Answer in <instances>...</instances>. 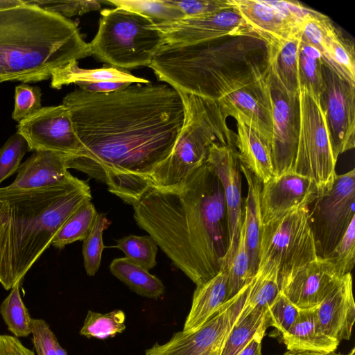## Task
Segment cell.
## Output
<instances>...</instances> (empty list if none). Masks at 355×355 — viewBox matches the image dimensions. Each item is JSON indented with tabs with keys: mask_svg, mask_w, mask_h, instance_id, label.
Masks as SVG:
<instances>
[{
	"mask_svg": "<svg viewBox=\"0 0 355 355\" xmlns=\"http://www.w3.org/2000/svg\"><path fill=\"white\" fill-rule=\"evenodd\" d=\"M80 150L67 166L105 183L135 206L183 128L182 96L167 84H134L112 92L76 89L62 100Z\"/></svg>",
	"mask_w": 355,
	"mask_h": 355,
	"instance_id": "obj_1",
	"label": "cell"
},
{
	"mask_svg": "<svg viewBox=\"0 0 355 355\" xmlns=\"http://www.w3.org/2000/svg\"><path fill=\"white\" fill-rule=\"evenodd\" d=\"M133 208L138 226L196 286L221 270L228 216L222 184L209 163L177 184L150 186Z\"/></svg>",
	"mask_w": 355,
	"mask_h": 355,
	"instance_id": "obj_2",
	"label": "cell"
},
{
	"mask_svg": "<svg viewBox=\"0 0 355 355\" xmlns=\"http://www.w3.org/2000/svg\"><path fill=\"white\" fill-rule=\"evenodd\" d=\"M92 198L89 184L71 174L51 187L0 193V284L6 290L21 282L64 222Z\"/></svg>",
	"mask_w": 355,
	"mask_h": 355,
	"instance_id": "obj_3",
	"label": "cell"
},
{
	"mask_svg": "<svg viewBox=\"0 0 355 355\" xmlns=\"http://www.w3.org/2000/svg\"><path fill=\"white\" fill-rule=\"evenodd\" d=\"M89 55V43L69 19L26 0L0 10V62L8 80H48L55 70Z\"/></svg>",
	"mask_w": 355,
	"mask_h": 355,
	"instance_id": "obj_4",
	"label": "cell"
},
{
	"mask_svg": "<svg viewBox=\"0 0 355 355\" xmlns=\"http://www.w3.org/2000/svg\"><path fill=\"white\" fill-rule=\"evenodd\" d=\"M268 44L257 33L191 44H164L149 67L179 92L214 101L225 79L267 58Z\"/></svg>",
	"mask_w": 355,
	"mask_h": 355,
	"instance_id": "obj_5",
	"label": "cell"
},
{
	"mask_svg": "<svg viewBox=\"0 0 355 355\" xmlns=\"http://www.w3.org/2000/svg\"><path fill=\"white\" fill-rule=\"evenodd\" d=\"M181 94L185 108L183 128L171 154L152 174L150 186L183 182L206 162L214 143L236 148V133L227 127V118L216 102Z\"/></svg>",
	"mask_w": 355,
	"mask_h": 355,
	"instance_id": "obj_6",
	"label": "cell"
},
{
	"mask_svg": "<svg viewBox=\"0 0 355 355\" xmlns=\"http://www.w3.org/2000/svg\"><path fill=\"white\" fill-rule=\"evenodd\" d=\"M153 22L136 12L116 7L101 11L98 28L89 43L91 55L119 69L148 67L165 44Z\"/></svg>",
	"mask_w": 355,
	"mask_h": 355,
	"instance_id": "obj_7",
	"label": "cell"
},
{
	"mask_svg": "<svg viewBox=\"0 0 355 355\" xmlns=\"http://www.w3.org/2000/svg\"><path fill=\"white\" fill-rule=\"evenodd\" d=\"M297 101L299 128L293 172L312 180L320 193L334 183L337 159L320 97L310 87L301 86Z\"/></svg>",
	"mask_w": 355,
	"mask_h": 355,
	"instance_id": "obj_8",
	"label": "cell"
},
{
	"mask_svg": "<svg viewBox=\"0 0 355 355\" xmlns=\"http://www.w3.org/2000/svg\"><path fill=\"white\" fill-rule=\"evenodd\" d=\"M318 258L309 223V206L262 226L259 266L277 267L280 286L300 268Z\"/></svg>",
	"mask_w": 355,
	"mask_h": 355,
	"instance_id": "obj_9",
	"label": "cell"
},
{
	"mask_svg": "<svg viewBox=\"0 0 355 355\" xmlns=\"http://www.w3.org/2000/svg\"><path fill=\"white\" fill-rule=\"evenodd\" d=\"M355 170L337 175L309 205V223L318 258L329 259L355 218Z\"/></svg>",
	"mask_w": 355,
	"mask_h": 355,
	"instance_id": "obj_10",
	"label": "cell"
},
{
	"mask_svg": "<svg viewBox=\"0 0 355 355\" xmlns=\"http://www.w3.org/2000/svg\"><path fill=\"white\" fill-rule=\"evenodd\" d=\"M252 282L229 299L199 329L173 334L164 344L155 343L145 355H221L226 339L241 314Z\"/></svg>",
	"mask_w": 355,
	"mask_h": 355,
	"instance_id": "obj_11",
	"label": "cell"
},
{
	"mask_svg": "<svg viewBox=\"0 0 355 355\" xmlns=\"http://www.w3.org/2000/svg\"><path fill=\"white\" fill-rule=\"evenodd\" d=\"M267 82L271 96L272 137L270 146L275 175L293 172L299 128L297 94L283 85L269 62Z\"/></svg>",
	"mask_w": 355,
	"mask_h": 355,
	"instance_id": "obj_12",
	"label": "cell"
},
{
	"mask_svg": "<svg viewBox=\"0 0 355 355\" xmlns=\"http://www.w3.org/2000/svg\"><path fill=\"white\" fill-rule=\"evenodd\" d=\"M320 95L334 157L355 146V86L322 61Z\"/></svg>",
	"mask_w": 355,
	"mask_h": 355,
	"instance_id": "obj_13",
	"label": "cell"
},
{
	"mask_svg": "<svg viewBox=\"0 0 355 355\" xmlns=\"http://www.w3.org/2000/svg\"><path fill=\"white\" fill-rule=\"evenodd\" d=\"M17 128L29 151H52L72 157L80 150L69 111L62 104L42 107L19 122Z\"/></svg>",
	"mask_w": 355,
	"mask_h": 355,
	"instance_id": "obj_14",
	"label": "cell"
},
{
	"mask_svg": "<svg viewBox=\"0 0 355 355\" xmlns=\"http://www.w3.org/2000/svg\"><path fill=\"white\" fill-rule=\"evenodd\" d=\"M152 28L162 34L165 44H191L225 36L257 33L234 7L211 14L153 24Z\"/></svg>",
	"mask_w": 355,
	"mask_h": 355,
	"instance_id": "obj_15",
	"label": "cell"
},
{
	"mask_svg": "<svg viewBox=\"0 0 355 355\" xmlns=\"http://www.w3.org/2000/svg\"><path fill=\"white\" fill-rule=\"evenodd\" d=\"M206 162L218 178L224 193L229 223V246L221 270H227L236 249L243 223L240 160L236 148L214 143Z\"/></svg>",
	"mask_w": 355,
	"mask_h": 355,
	"instance_id": "obj_16",
	"label": "cell"
},
{
	"mask_svg": "<svg viewBox=\"0 0 355 355\" xmlns=\"http://www.w3.org/2000/svg\"><path fill=\"white\" fill-rule=\"evenodd\" d=\"M315 182L294 172L275 175L262 183L260 207L262 224L309 206L318 196Z\"/></svg>",
	"mask_w": 355,
	"mask_h": 355,
	"instance_id": "obj_17",
	"label": "cell"
},
{
	"mask_svg": "<svg viewBox=\"0 0 355 355\" xmlns=\"http://www.w3.org/2000/svg\"><path fill=\"white\" fill-rule=\"evenodd\" d=\"M329 259L317 258L281 284V292L301 310L315 308L338 279Z\"/></svg>",
	"mask_w": 355,
	"mask_h": 355,
	"instance_id": "obj_18",
	"label": "cell"
},
{
	"mask_svg": "<svg viewBox=\"0 0 355 355\" xmlns=\"http://www.w3.org/2000/svg\"><path fill=\"white\" fill-rule=\"evenodd\" d=\"M315 311L318 327L325 335L339 343L350 339L355 320L351 272L336 280Z\"/></svg>",
	"mask_w": 355,
	"mask_h": 355,
	"instance_id": "obj_19",
	"label": "cell"
},
{
	"mask_svg": "<svg viewBox=\"0 0 355 355\" xmlns=\"http://www.w3.org/2000/svg\"><path fill=\"white\" fill-rule=\"evenodd\" d=\"M68 155L38 150L20 164L15 180L0 187V193H14L42 189L59 184L69 175Z\"/></svg>",
	"mask_w": 355,
	"mask_h": 355,
	"instance_id": "obj_20",
	"label": "cell"
},
{
	"mask_svg": "<svg viewBox=\"0 0 355 355\" xmlns=\"http://www.w3.org/2000/svg\"><path fill=\"white\" fill-rule=\"evenodd\" d=\"M253 31L269 45L278 47L283 42L300 34L296 28L267 0H230Z\"/></svg>",
	"mask_w": 355,
	"mask_h": 355,
	"instance_id": "obj_21",
	"label": "cell"
},
{
	"mask_svg": "<svg viewBox=\"0 0 355 355\" xmlns=\"http://www.w3.org/2000/svg\"><path fill=\"white\" fill-rule=\"evenodd\" d=\"M282 338L288 352L294 353L331 354L340 343L320 330L315 308L300 309L295 322Z\"/></svg>",
	"mask_w": 355,
	"mask_h": 355,
	"instance_id": "obj_22",
	"label": "cell"
},
{
	"mask_svg": "<svg viewBox=\"0 0 355 355\" xmlns=\"http://www.w3.org/2000/svg\"><path fill=\"white\" fill-rule=\"evenodd\" d=\"M228 300L227 270H221L196 286L182 331L193 333L199 329Z\"/></svg>",
	"mask_w": 355,
	"mask_h": 355,
	"instance_id": "obj_23",
	"label": "cell"
},
{
	"mask_svg": "<svg viewBox=\"0 0 355 355\" xmlns=\"http://www.w3.org/2000/svg\"><path fill=\"white\" fill-rule=\"evenodd\" d=\"M236 120V148L240 162L262 183L275 176L268 145L239 117Z\"/></svg>",
	"mask_w": 355,
	"mask_h": 355,
	"instance_id": "obj_24",
	"label": "cell"
},
{
	"mask_svg": "<svg viewBox=\"0 0 355 355\" xmlns=\"http://www.w3.org/2000/svg\"><path fill=\"white\" fill-rule=\"evenodd\" d=\"M240 169L248 184V194L243 209V224L251 270L255 275L259 268V247L263 226L260 207L262 182L241 162Z\"/></svg>",
	"mask_w": 355,
	"mask_h": 355,
	"instance_id": "obj_25",
	"label": "cell"
},
{
	"mask_svg": "<svg viewBox=\"0 0 355 355\" xmlns=\"http://www.w3.org/2000/svg\"><path fill=\"white\" fill-rule=\"evenodd\" d=\"M105 81L125 82L130 84L150 83L145 78L112 67L94 69H82L78 67V61L75 60L53 73L51 77V87L60 89L63 86L71 84L79 86Z\"/></svg>",
	"mask_w": 355,
	"mask_h": 355,
	"instance_id": "obj_26",
	"label": "cell"
},
{
	"mask_svg": "<svg viewBox=\"0 0 355 355\" xmlns=\"http://www.w3.org/2000/svg\"><path fill=\"white\" fill-rule=\"evenodd\" d=\"M110 270L139 295L157 300L164 293L165 287L159 278L125 257L113 259L110 265Z\"/></svg>",
	"mask_w": 355,
	"mask_h": 355,
	"instance_id": "obj_27",
	"label": "cell"
},
{
	"mask_svg": "<svg viewBox=\"0 0 355 355\" xmlns=\"http://www.w3.org/2000/svg\"><path fill=\"white\" fill-rule=\"evenodd\" d=\"M322 61L355 86L354 44L333 24L325 38Z\"/></svg>",
	"mask_w": 355,
	"mask_h": 355,
	"instance_id": "obj_28",
	"label": "cell"
},
{
	"mask_svg": "<svg viewBox=\"0 0 355 355\" xmlns=\"http://www.w3.org/2000/svg\"><path fill=\"white\" fill-rule=\"evenodd\" d=\"M300 36L283 42L278 47L269 45V62L285 88L297 95L300 87L298 73V52Z\"/></svg>",
	"mask_w": 355,
	"mask_h": 355,
	"instance_id": "obj_29",
	"label": "cell"
},
{
	"mask_svg": "<svg viewBox=\"0 0 355 355\" xmlns=\"http://www.w3.org/2000/svg\"><path fill=\"white\" fill-rule=\"evenodd\" d=\"M269 327L264 310H243L226 339L221 355H237L255 336L266 333Z\"/></svg>",
	"mask_w": 355,
	"mask_h": 355,
	"instance_id": "obj_30",
	"label": "cell"
},
{
	"mask_svg": "<svg viewBox=\"0 0 355 355\" xmlns=\"http://www.w3.org/2000/svg\"><path fill=\"white\" fill-rule=\"evenodd\" d=\"M281 292L277 267L270 263L259 266L252 281L244 311L261 309L266 313Z\"/></svg>",
	"mask_w": 355,
	"mask_h": 355,
	"instance_id": "obj_31",
	"label": "cell"
},
{
	"mask_svg": "<svg viewBox=\"0 0 355 355\" xmlns=\"http://www.w3.org/2000/svg\"><path fill=\"white\" fill-rule=\"evenodd\" d=\"M96 215L97 211L92 200L85 201L59 229L51 245L61 249L69 243L83 241L89 234Z\"/></svg>",
	"mask_w": 355,
	"mask_h": 355,
	"instance_id": "obj_32",
	"label": "cell"
},
{
	"mask_svg": "<svg viewBox=\"0 0 355 355\" xmlns=\"http://www.w3.org/2000/svg\"><path fill=\"white\" fill-rule=\"evenodd\" d=\"M105 3L139 14L151 20L153 24L171 21L185 17L171 0H110Z\"/></svg>",
	"mask_w": 355,
	"mask_h": 355,
	"instance_id": "obj_33",
	"label": "cell"
},
{
	"mask_svg": "<svg viewBox=\"0 0 355 355\" xmlns=\"http://www.w3.org/2000/svg\"><path fill=\"white\" fill-rule=\"evenodd\" d=\"M125 314L120 309L106 313L88 311L80 334L87 338L105 340L125 329Z\"/></svg>",
	"mask_w": 355,
	"mask_h": 355,
	"instance_id": "obj_34",
	"label": "cell"
},
{
	"mask_svg": "<svg viewBox=\"0 0 355 355\" xmlns=\"http://www.w3.org/2000/svg\"><path fill=\"white\" fill-rule=\"evenodd\" d=\"M21 283L11 288L10 294L0 305V313L8 329L17 338L31 334V320L19 291Z\"/></svg>",
	"mask_w": 355,
	"mask_h": 355,
	"instance_id": "obj_35",
	"label": "cell"
},
{
	"mask_svg": "<svg viewBox=\"0 0 355 355\" xmlns=\"http://www.w3.org/2000/svg\"><path fill=\"white\" fill-rule=\"evenodd\" d=\"M227 270L228 299L234 297L249 284L255 276L251 270L243 223L236 249Z\"/></svg>",
	"mask_w": 355,
	"mask_h": 355,
	"instance_id": "obj_36",
	"label": "cell"
},
{
	"mask_svg": "<svg viewBox=\"0 0 355 355\" xmlns=\"http://www.w3.org/2000/svg\"><path fill=\"white\" fill-rule=\"evenodd\" d=\"M322 65L320 52L300 40L298 52L300 85V87H310L319 97L323 88Z\"/></svg>",
	"mask_w": 355,
	"mask_h": 355,
	"instance_id": "obj_37",
	"label": "cell"
},
{
	"mask_svg": "<svg viewBox=\"0 0 355 355\" xmlns=\"http://www.w3.org/2000/svg\"><path fill=\"white\" fill-rule=\"evenodd\" d=\"M116 248L120 249L125 258L149 270L156 264L157 245L149 235H128L116 241Z\"/></svg>",
	"mask_w": 355,
	"mask_h": 355,
	"instance_id": "obj_38",
	"label": "cell"
},
{
	"mask_svg": "<svg viewBox=\"0 0 355 355\" xmlns=\"http://www.w3.org/2000/svg\"><path fill=\"white\" fill-rule=\"evenodd\" d=\"M110 225L106 215L97 213L93 225L83 240V256L84 267L89 276H94L101 265L102 252L105 248L103 233Z\"/></svg>",
	"mask_w": 355,
	"mask_h": 355,
	"instance_id": "obj_39",
	"label": "cell"
},
{
	"mask_svg": "<svg viewBox=\"0 0 355 355\" xmlns=\"http://www.w3.org/2000/svg\"><path fill=\"white\" fill-rule=\"evenodd\" d=\"M28 150L26 139L18 132L13 134L0 148V184L13 175Z\"/></svg>",
	"mask_w": 355,
	"mask_h": 355,
	"instance_id": "obj_40",
	"label": "cell"
},
{
	"mask_svg": "<svg viewBox=\"0 0 355 355\" xmlns=\"http://www.w3.org/2000/svg\"><path fill=\"white\" fill-rule=\"evenodd\" d=\"M332 24L327 16L310 9L300 33L301 41L315 47L322 56L325 38Z\"/></svg>",
	"mask_w": 355,
	"mask_h": 355,
	"instance_id": "obj_41",
	"label": "cell"
},
{
	"mask_svg": "<svg viewBox=\"0 0 355 355\" xmlns=\"http://www.w3.org/2000/svg\"><path fill=\"white\" fill-rule=\"evenodd\" d=\"M329 259L338 277L351 272L355 261V218L334 249Z\"/></svg>",
	"mask_w": 355,
	"mask_h": 355,
	"instance_id": "obj_42",
	"label": "cell"
},
{
	"mask_svg": "<svg viewBox=\"0 0 355 355\" xmlns=\"http://www.w3.org/2000/svg\"><path fill=\"white\" fill-rule=\"evenodd\" d=\"M42 92L37 86L22 83L15 89V106L12 118L17 122L30 117L42 107Z\"/></svg>",
	"mask_w": 355,
	"mask_h": 355,
	"instance_id": "obj_43",
	"label": "cell"
},
{
	"mask_svg": "<svg viewBox=\"0 0 355 355\" xmlns=\"http://www.w3.org/2000/svg\"><path fill=\"white\" fill-rule=\"evenodd\" d=\"M300 311L280 292L267 312L270 327H275L282 335L284 334L295 322Z\"/></svg>",
	"mask_w": 355,
	"mask_h": 355,
	"instance_id": "obj_44",
	"label": "cell"
},
{
	"mask_svg": "<svg viewBox=\"0 0 355 355\" xmlns=\"http://www.w3.org/2000/svg\"><path fill=\"white\" fill-rule=\"evenodd\" d=\"M44 10L60 14L68 18L76 15H82L92 11L101 10L100 1L94 0L83 1H52V0H26Z\"/></svg>",
	"mask_w": 355,
	"mask_h": 355,
	"instance_id": "obj_45",
	"label": "cell"
},
{
	"mask_svg": "<svg viewBox=\"0 0 355 355\" xmlns=\"http://www.w3.org/2000/svg\"><path fill=\"white\" fill-rule=\"evenodd\" d=\"M31 334L37 355H57L55 341L58 339L45 320L32 318Z\"/></svg>",
	"mask_w": 355,
	"mask_h": 355,
	"instance_id": "obj_46",
	"label": "cell"
},
{
	"mask_svg": "<svg viewBox=\"0 0 355 355\" xmlns=\"http://www.w3.org/2000/svg\"><path fill=\"white\" fill-rule=\"evenodd\" d=\"M171 1L184 14L185 17L208 15L234 8L230 0H171Z\"/></svg>",
	"mask_w": 355,
	"mask_h": 355,
	"instance_id": "obj_47",
	"label": "cell"
},
{
	"mask_svg": "<svg viewBox=\"0 0 355 355\" xmlns=\"http://www.w3.org/2000/svg\"><path fill=\"white\" fill-rule=\"evenodd\" d=\"M0 355H35L14 336L0 334Z\"/></svg>",
	"mask_w": 355,
	"mask_h": 355,
	"instance_id": "obj_48",
	"label": "cell"
},
{
	"mask_svg": "<svg viewBox=\"0 0 355 355\" xmlns=\"http://www.w3.org/2000/svg\"><path fill=\"white\" fill-rule=\"evenodd\" d=\"M132 85L125 82L105 81L79 85V89L93 93H107L123 89Z\"/></svg>",
	"mask_w": 355,
	"mask_h": 355,
	"instance_id": "obj_49",
	"label": "cell"
},
{
	"mask_svg": "<svg viewBox=\"0 0 355 355\" xmlns=\"http://www.w3.org/2000/svg\"><path fill=\"white\" fill-rule=\"evenodd\" d=\"M265 334L255 336L237 355H262L261 342Z\"/></svg>",
	"mask_w": 355,
	"mask_h": 355,
	"instance_id": "obj_50",
	"label": "cell"
},
{
	"mask_svg": "<svg viewBox=\"0 0 355 355\" xmlns=\"http://www.w3.org/2000/svg\"><path fill=\"white\" fill-rule=\"evenodd\" d=\"M23 3V0H0V10L14 8Z\"/></svg>",
	"mask_w": 355,
	"mask_h": 355,
	"instance_id": "obj_51",
	"label": "cell"
},
{
	"mask_svg": "<svg viewBox=\"0 0 355 355\" xmlns=\"http://www.w3.org/2000/svg\"><path fill=\"white\" fill-rule=\"evenodd\" d=\"M8 81L7 72L6 71L3 64L0 62V83Z\"/></svg>",
	"mask_w": 355,
	"mask_h": 355,
	"instance_id": "obj_52",
	"label": "cell"
},
{
	"mask_svg": "<svg viewBox=\"0 0 355 355\" xmlns=\"http://www.w3.org/2000/svg\"><path fill=\"white\" fill-rule=\"evenodd\" d=\"M55 349L57 355H67L66 350L62 347L58 340L55 341Z\"/></svg>",
	"mask_w": 355,
	"mask_h": 355,
	"instance_id": "obj_53",
	"label": "cell"
},
{
	"mask_svg": "<svg viewBox=\"0 0 355 355\" xmlns=\"http://www.w3.org/2000/svg\"><path fill=\"white\" fill-rule=\"evenodd\" d=\"M282 355H331V354H317V353H294L287 352Z\"/></svg>",
	"mask_w": 355,
	"mask_h": 355,
	"instance_id": "obj_54",
	"label": "cell"
},
{
	"mask_svg": "<svg viewBox=\"0 0 355 355\" xmlns=\"http://www.w3.org/2000/svg\"><path fill=\"white\" fill-rule=\"evenodd\" d=\"M347 355H355V348H352V349L349 352Z\"/></svg>",
	"mask_w": 355,
	"mask_h": 355,
	"instance_id": "obj_55",
	"label": "cell"
},
{
	"mask_svg": "<svg viewBox=\"0 0 355 355\" xmlns=\"http://www.w3.org/2000/svg\"><path fill=\"white\" fill-rule=\"evenodd\" d=\"M331 355H344V354H343L341 353L336 354V353L334 352V353L331 354Z\"/></svg>",
	"mask_w": 355,
	"mask_h": 355,
	"instance_id": "obj_56",
	"label": "cell"
}]
</instances>
